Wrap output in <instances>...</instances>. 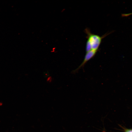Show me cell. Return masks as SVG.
I'll list each match as a JSON object with an SVG mask.
<instances>
[{
    "mask_svg": "<svg viewBox=\"0 0 132 132\" xmlns=\"http://www.w3.org/2000/svg\"><path fill=\"white\" fill-rule=\"evenodd\" d=\"M102 39V37L97 35L93 34L89 35L88 40L91 45L92 50L97 51Z\"/></svg>",
    "mask_w": 132,
    "mask_h": 132,
    "instance_id": "6da1fadb",
    "label": "cell"
},
{
    "mask_svg": "<svg viewBox=\"0 0 132 132\" xmlns=\"http://www.w3.org/2000/svg\"><path fill=\"white\" fill-rule=\"evenodd\" d=\"M96 50H91L87 52L85 56L83 61L78 67L76 70L77 71L83 67L88 61L92 58L96 54L97 52Z\"/></svg>",
    "mask_w": 132,
    "mask_h": 132,
    "instance_id": "7a4b0ae2",
    "label": "cell"
},
{
    "mask_svg": "<svg viewBox=\"0 0 132 132\" xmlns=\"http://www.w3.org/2000/svg\"><path fill=\"white\" fill-rule=\"evenodd\" d=\"M92 50V47L91 45L89 42L88 40L87 42L86 47V51L87 52H88Z\"/></svg>",
    "mask_w": 132,
    "mask_h": 132,
    "instance_id": "3957f363",
    "label": "cell"
},
{
    "mask_svg": "<svg viewBox=\"0 0 132 132\" xmlns=\"http://www.w3.org/2000/svg\"><path fill=\"white\" fill-rule=\"evenodd\" d=\"M131 15H132V13L127 14H122V17H127Z\"/></svg>",
    "mask_w": 132,
    "mask_h": 132,
    "instance_id": "277c9868",
    "label": "cell"
}]
</instances>
